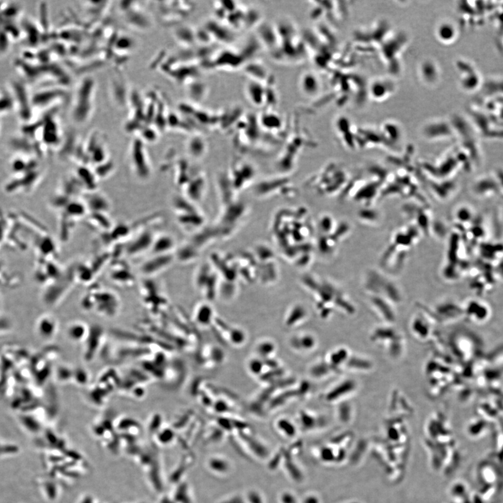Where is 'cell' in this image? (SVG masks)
I'll return each instance as SVG.
<instances>
[{
	"label": "cell",
	"mask_w": 503,
	"mask_h": 503,
	"mask_svg": "<svg viewBox=\"0 0 503 503\" xmlns=\"http://www.w3.org/2000/svg\"><path fill=\"white\" fill-rule=\"evenodd\" d=\"M319 288L315 293L316 309L324 320L337 312L346 316L355 314V306L341 289L330 283L322 284Z\"/></svg>",
	"instance_id": "1"
},
{
	"label": "cell",
	"mask_w": 503,
	"mask_h": 503,
	"mask_svg": "<svg viewBox=\"0 0 503 503\" xmlns=\"http://www.w3.org/2000/svg\"><path fill=\"white\" fill-rule=\"evenodd\" d=\"M370 341L381 348L393 360H398L404 356L406 339L402 332L392 325L385 324L374 329Z\"/></svg>",
	"instance_id": "2"
},
{
	"label": "cell",
	"mask_w": 503,
	"mask_h": 503,
	"mask_svg": "<svg viewBox=\"0 0 503 503\" xmlns=\"http://www.w3.org/2000/svg\"><path fill=\"white\" fill-rule=\"evenodd\" d=\"M77 90L74 104L72 105V117L77 124L83 125L89 120L93 114L94 81L92 78H85Z\"/></svg>",
	"instance_id": "3"
},
{
	"label": "cell",
	"mask_w": 503,
	"mask_h": 503,
	"mask_svg": "<svg viewBox=\"0 0 503 503\" xmlns=\"http://www.w3.org/2000/svg\"><path fill=\"white\" fill-rule=\"evenodd\" d=\"M130 165L135 175L146 181L152 175V166L144 146L140 141L134 142L130 149Z\"/></svg>",
	"instance_id": "4"
},
{
	"label": "cell",
	"mask_w": 503,
	"mask_h": 503,
	"mask_svg": "<svg viewBox=\"0 0 503 503\" xmlns=\"http://www.w3.org/2000/svg\"><path fill=\"white\" fill-rule=\"evenodd\" d=\"M9 91L14 98L15 109L19 113V118L24 124L30 123L33 116L32 98L25 85L20 82L11 81Z\"/></svg>",
	"instance_id": "5"
},
{
	"label": "cell",
	"mask_w": 503,
	"mask_h": 503,
	"mask_svg": "<svg viewBox=\"0 0 503 503\" xmlns=\"http://www.w3.org/2000/svg\"><path fill=\"white\" fill-rule=\"evenodd\" d=\"M358 383L351 378H345L335 383L324 394L327 402L341 403L354 396L358 390Z\"/></svg>",
	"instance_id": "6"
},
{
	"label": "cell",
	"mask_w": 503,
	"mask_h": 503,
	"mask_svg": "<svg viewBox=\"0 0 503 503\" xmlns=\"http://www.w3.org/2000/svg\"><path fill=\"white\" fill-rule=\"evenodd\" d=\"M156 236L152 230H144L129 243L125 248V252L130 256H137L148 250L151 251Z\"/></svg>",
	"instance_id": "7"
},
{
	"label": "cell",
	"mask_w": 503,
	"mask_h": 503,
	"mask_svg": "<svg viewBox=\"0 0 503 503\" xmlns=\"http://www.w3.org/2000/svg\"><path fill=\"white\" fill-rule=\"evenodd\" d=\"M172 254H156L147 259L141 267L142 273L146 275H157L164 271L173 262Z\"/></svg>",
	"instance_id": "8"
},
{
	"label": "cell",
	"mask_w": 503,
	"mask_h": 503,
	"mask_svg": "<svg viewBox=\"0 0 503 503\" xmlns=\"http://www.w3.org/2000/svg\"><path fill=\"white\" fill-rule=\"evenodd\" d=\"M370 306L385 324L393 325L396 320L394 305L378 296H370Z\"/></svg>",
	"instance_id": "9"
},
{
	"label": "cell",
	"mask_w": 503,
	"mask_h": 503,
	"mask_svg": "<svg viewBox=\"0 0 503 503\" xmlns=\"http://www.w3.org/2000/svg\"><path fill=\"white\" fill-rule=\"evenodd\" d=\"M425 314H416L410 322V329L413 336L420 341H426L431 335L430 319Z\"/></svg>",
	"instance_id": "10"
},
{
	"label": "cell",
	"mask_w": 503,
	"mask_h": 503,
	"mask_svg": "<svg viewBox=\"0 0 503 503\" xmlns=\"http://www.w3.org/2000/svg\"><path fill=\"white\" fill-rule=\"evenodd\" d=\"M90 213L107 214L111 209V203L105 195L96 191L90 192L83 201Z\"/></svg>",
	"instance_id": "11"
},
{
	"label": "cell",
	"mask_w": 503,
	"mask_h": 503,
	"mask_svg": "<svg viewBox=\"0 0 503 503\" xmlns=\"http://www.w3.org/2000/svg\"><path fill=\"white\" fill-rule=\"evenodd\" d=\"M373 362L366 356L351 352L344 368V371L367 372L373 368Z\"/></svg>",
	"instance_id": "12"
},
{
	"label": "cell",
	"mask_w": 503,
	"mask_h": 503,
	"mask_svg": "<svg viewBox=\"0 0 503 503\" xmlns=\"http://www.w3.org/2000/svg\"><path fill=\"white\" fill-rule=\"evenodd\" d=\"M175 243L172 237L167 234L157 235L153 241L151 251L153 255L172 254Z\"/></svg>",
	"instance_id": "13"
},
{
	"label": "cell",
	"mask_w": 503,
	"mask_h": 503,
	"mask_svg": "<svg viewBox=\"0 0 503 503\" xmlns=\"http://www.w3.org/2000/svg\"><path fill=\"white\" fill-rule=\"evenodd\" d=\"M76 178L78 180L82 188L88 192L96 191L97 178L94 172H90L86 167H82L77 170Z\"/></svg>",
	"instance_id": "14"
},
{
	"label": "cell",
	"mask_w": 503,
	"mask_h": 503,
	"mask_svg": "<svg viewBox=\"0 0 503 503\" xmlns=\"http://www.w3.org/2000/svg\"><path fill=\"white\" fill-rule=\"evenodd\" d=\"M299 336L295 337L291 340V345L293 348L298 351H302L304 352H309L314 350V348L317 346V340L314 338L313 335L309 333L299 335Z\"/></svg>",
	"instance_id": "15"
},
{
	"label": "cell",
	"mask_w": 503,
	"mask_h": 503,
	"mask_svg": "<svg viewBox=\"0 0 503 503\" xmlns=\"http://www.w3.org/2000/svg\"><path fill=\"white\" fill-rule=\"evenodd\" d=\"M310 373L316 378L321 379L326 378V377L338 374L325 360L316 363V364H314L311 368Z\"/></svg>",
	"instance_id": "16"
},
{
	"label": "cell",
	"mask_w": 503,
	"mask_h": 503,
	"mask_svg": "<svg viewBox=\"0 0 503 503\" xmlns=\"http://www.w3.org/2000/svg\"><path fill=\"white\" fill-rule=\"evenodd\" d=\"M15 109L14 98L10 91H0V116L5 115Z\"/></svg>",
	"instance_id": "17"
},
{
	"label": "cell",
	"mask_w": 503,
	"mask_h": 503,
	"mask_svg": "<svg viewBox=\"0 0 503 503\" xmlns=\"http://www.w3.org/2000/svg\"><path fill=\"white\" fill-rule=\"evenodd\" d=\"M90 220L92 225H94L96 227H99V228L104 229L105 230H107L106 229L111 230L112 229V225L109 219L107 217V214L106 213H90Z\"/></svg>",
	"instance_id": "18"
},
{
	"label": "cell",
	"mask_w": 503,
	"mask_h": 503,
	"mask_svg": "<svg viewBox=\"0 0 503 503\" xmlns=\"http://www.w3.org/2000/svg\"><path fill=\"white\" fill-rule=\"evenodd\" d=\"M114 167L112 163L106 162L98 164L97 167L95 168L94 173L97 178L104 179L110 176L114 172Z\"/></svg>",
	"instance_id": "19"
},
{
	"label": "cell",
	"mask_w": 503,
	"mask_h": 503,
	"mask_svg": "<svg viewBox=\"0 0 503 503\" xmlns=\"http://www.w3.org/2000/svg\"><path fill=\"white\" fill-rule=\"evenodd\" d=\"M197 320L202 324L209 323L210 322V316H211V310L209 306H202L200 308L198 311Z\"/></svg>",
	"instance_id": "20"
},
{
	"label": "cell",
	"mask_w": 503,
	"mask_h": 503,
	"mask_svg": "<svg viewBox=\"0 0 503 503\" xmlns=\"http://www.w3.org/2000/svg\"><path fill=\"white\" fill-rule=\"evenodd\" d=\"M84 330V327L80 324L72 326L69 329V335L72 339L79 340L83 338Z\"/></svg>",
	"instance_id": "21"
},
{
	"label": "cell",
	"mask_w": 503,
	"mask_h": 503,
	"mask_svg": "<svg viewBox=\"0 0 503 503\" xmlns=\"http://www.w3.org/2000/svg\"><path fill=\"white\" fill-rule=\"evenodd\" d=\"M232 330H233V331L232 332V334H231V342L233 344H241L243 342H244L243 341L246 338L244 333H243L242 330L238 329Z\"/></svg>",
	"instance_id": "22"
}]
</instances>
